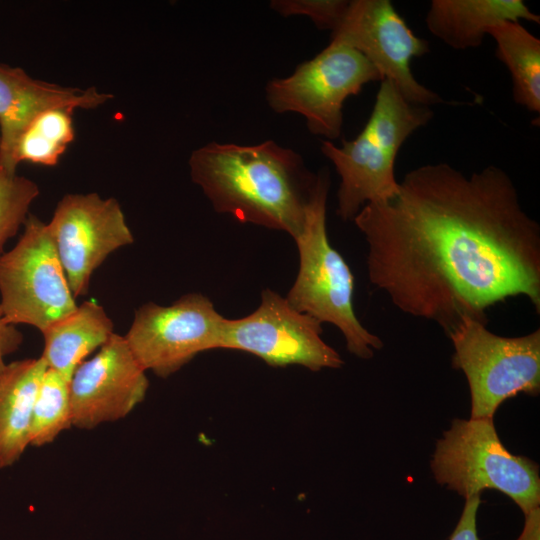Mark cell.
<instances>
[{"instance_id": "277c9868", "label": "cell", "mask_w": 540, "mask_h": 540, "mask_svg": "<svg viewBox=\"0 0 540 540\" xmlns=\"http://www.w3.org/2000/svg\"><path fill=\"white\" fill-rule=\"evenodd\" d=\"M427 124L425 111L396 90H378L371 115L362 131L341 146L323 140L321 152L340 176L337 214L353 220L363 206L392 198L399 188L395 159L403 143Z\"/></svg>"}, {"instance_id": "4fadbf2b", "label": "cell", "mask_w": 540, "mask_h": 540, "mask_svg": "<svg viewBox=\"0 0 540 540\" xmlns=\"http://www.w3.org/2000/svg\"><path fill=\"white\" fill-rule=\"evenodd\" d=\"M149 381L124 336L114 333L70 379L72 426L90 430L126 417L140 404Z\"/></svg>"}, {"instance_id": "44dd1931", "label": "cell", "mask_w": 540, "mask_h": 540, "mask_svg": "<svg viewBox=\"0 0 540 540\" xmlns=\"http://www.w3.org/2000/svg\"><path fill=\"white\" fill-rule=\"evenodd\" d=\"M39 192L34 181L0 165V255L6 242L24 226Z\"/></svg>"}, {"instance_id": "2e32d148", "label": "cell", "mask_w": 540, "mask_h": 540, "mask_svg": "<svg viewBox=\"0 0 540 540\" xmlns=\"http://www.w3.org/2000/svg\"><path fill=\"white\" fill-rule=\"evenodd\" d=\"M46 370L39 357L8 363L0 374V469L14 465L29 446L33 406Z\"/></svg>"}, {"instance_id": "d6986e66", "label": "cell", "mask_w": 540, "mask_h": 540, "mask_svg": "<svg viewBox=\"0 0 540 540\" xmlns=\"http://www.w3.org/2000/svg\"><path fill=\"white\" fill-rule=\"evenodd\" d=\"M73 110L55 108L38 114L18 138L13 161L15 166L28 161L54 166L75 136Z\"/></svg>"}, {"instance_id": "3957f363", "label": "cell", "mask_w": 540, "mask_h": 540, "mask_svg": "<svg viewBox=\"0 0 540 540\" xmlns=\"http://www.w3.org/2000/svg\"><path fill=\"white\" fill-rule=\"evenodd\" d=\"M329 187V172H320L304 225L294 238L299 270L285 298L299 312L321 324L336 326L351 354L370 359L384 344L357 318L353 305L354 276L345 259L330 244L326 226Z\"/></svg>"}, {"instance_id": "5bb4252c", "label": "cell", "mask_w": 540, "mask_h": 540, "mask_svg": "<svg viewBox=\"0 0 540 540\" xmlns=\"http://www.w3.org/2000/svg\"><path fill=\"white\" fill-rule=\"evenodd\" d=\"M112 98L95 87H65L34 79L19 67L0 64V165L16 173V142L38 114L55 108L95 109Z\"/></svg>"}, {"instance_id": "ffe728a7", "label": "cell", "mask_w": 540, "mask_h": 540, "mask_svg": "<svg viewBox=\"0 0 540 540\" xmlns=\"http://www.w3.org/2000/svg\"><path fill=\"white\" fill-rule=\"evenodd\" d=\"M71 426L70 380L47 368L33 406L29 446L50 444Z\"/></svg>"}, {"instance_id": "30bf717a", "label": "cell", "mask_w": 540, "mask_h": 540, "mask_svg": "<svg viewBox=\"0 0 540 540\" xmlns=\"http://www.w3.org/2000/svg\"><path fill=\"white\" fill-rule=\"evenodd\" d=\"M322 333L319 321L265 289L251 314L226 318L219 349L251 353L272 367L300 365L311 371L342 367L341 356L322 339Z\"/></svg>"}, {"instance_id": "5b68a950", "label": "cell", "mask_w": 540, "mask_h": 540, "mask_svg": "<svg viewBox=\"0 0 540 540\" xmlns=\"http://www.w3.org/2000/svg\"><path fill=\"white\" fill-rule=\"evenodd\" d=\"M430 466L438 484L465 499L493 489L523 514L540 505L538 464L506 449L493 418L453 419L436 442Z\"/></svg>"}, {"instance_id": "52a82bcc", "label": "cell", "mask_w": 540, "mask_h": 540, "mask_svg": "<svg viewBox=\"0 0 540 540\" xmlns=\"http://www.w3.org/2000/svg\"><path fill=\"white\" fill-rule=\"evenodd\" d=\"M374 81L381 77L366 57L349 46L330 42L291 75L270 80L266 100L276 113L302 115L310 133L331 141L342 132L346 99Z\"/></svg>"}, {"instance_id": "9c48e42d", "label": "cell", "mask_w": 540, "mask_h": 540, "mask_svg": "<svg viewBox=\"0 0 540 540\" xmlns=\"http://www.w3.org/2000/svg\"><path fill=\"white\" fill-rule=\"evenodd\" d=\"M225 320L209 298L188 293L169 306H140L124 337L145 371L166 378L197 354L219 349Z\"/></svg>"}, {"instance_id": "ac0fdd59", "label": "cell", "mask_w": 540, "mask_h": 540, "mask_svg": "<svg viewBox=\"0 0 540 540\" xmlns=\"http://www.w3.org/2000/svg\"><path fill=\"white\" fill-rule=\"evenodd\" d=\"M488 34L495 41V55L510 73L514 102L539 115L540 40L514 21L499 22Z\"/></svg>"}, {"instance_id": "8992f818", "label": "cell", "mask_w": 540, "mask_h": 540, "mask_svg": "<svg viewBox=\"0 0 540 540\" xmlns=\"http://www.w3.org/2000/svg\"><path fill=\"white\" fill-rule=\"evenodd\" d=\"M447 336L454 352L452 367L468 381L470 418H493L499 406L524 393L540 391V329L517 337L499 336L487 324L463 318Z\"/></svg>"}, {"instance_id": "6da1fadb", "label": "cell", "mask_w": 540, "mask_h": 540, "mask_svg": "<svg viewBox=\"0 0 540 540\" xmlns=\"http://www.w3.org/2000/svg\"><path fill=\"white\" fill-rule=\"evenodd\" d=\"M353 221L371 284L446 334L466 317L487 324L486 311L511 297L540 311V226L495 165L469 176L448 163L421 165Z\"/></svg>"}, {"instance_id": "cb8c5ba5", "label": "cell", "mask_w": 540, "mask_h": 540, "mask_svg": "<svg viewBox=\"0 0 540 540\" xmlns=\"http://www.w3.org/2000/svg\"><path fill=\"white\" fill-rule=\"evenodd\" d=\"M23 342V335L16 325L8 323L0 305V374L7 363L5 358L16 352Z\"/></svg>"}, {"instance_id": "ba28073f", "label": "cell", "mask_w": 540, "mask_h": 540, "mask_svg": "<svg viewBox=\"0 0 540 540\" xmlns=\"http://www.w3.org/2000/svg\"><path fill=\"white\" fill-rule=\"evenodd\" d=\"M16 245L0 255V305L8 323L41 333L76 307L47 223L29 215Z\"/></svg>"}, {"instance_id": "8fae6325", "label": "cell", "mask_w": 540, "mask_h": 540, "mask_svg": "<svg viewBox=\"0 0 540 540\" xmlns=\"http://www.w3.org/2000/svg\"><path fill=\"white\" fill-rule=\"evenodd\" d=\"M331 41L360 52L377 69L381 80L393 83L417 105L432 106L440 96L416 80L411 60L429 52V42L416 36L389 0H353Z\"/></svg>"}, {"instance_id": "9a60e30c", "label": "cell", "mask_w": 540, "mask_h": 540, "mask_svg": "<svg viewBox=\"0 0 540 540\" xmlns=\"http://www.w3.org/2000/svg\"><path fill=\"white\" fill-rule=\"evenodd\" d=\"M520 20L540 23L522 0H432L425 23L447 46L465 50L481 46L497 23Z\"/></svg>"}, {"instance_id": "7c38bea8", "label": "cell", "mask_w": 540, "mask_h": 540, "mask_svg": "<svg viewBox=\"0 0 540 540\" xmlns=\"http://www.w3.org/2000/svg\"><path fill=\"white\" fill-rule=\"evenodd\" d=\"M47 227L75 298L111 253L134 242L119 202L97 193L63 196Z\"/></svg>"}, {"instance_id": "603a6c76", "label": "cell", "mask_w": 540, "mask_h": 540, "mask_svg": "<svg viewBox=\"0 0 540 540\" xmlns=\"http://www.w3.org/2000/svg\"><path fill=\"white\" fill-rule=\"evenodd\" d=\"M480 504V495L465 499L461 516L449 540H479L476 518Z\"/></svg>"}, {"instance_id": "7402d4cb", "label": "cell", "mask_w": 540, "mask_h": 540, "mask_svg": "<svg viewBox=\"0 0 540 540\" xmlns=\"http://www.w3.org/2000/svg\"><path fill=\"white\" fill-rule=\"evenodd\" d=\"M348 4L346 0H273L270 7L284 17L307 16L319 29L332 32L342 20Z\"/></svg>"}, {"instance_id": "d4e9b609", "label": "cell", "mask_w": 540, "mask_h": 540, "mask_svg": "<svg viewBox=\"0 0 540 540\" xmlns=\"http://www.w3.org/2000/svg\"><path fill=\"white\" fill-rule=\"evenodd\" d=\"M524 516V527L516 540H540V508L537 507Z\"/></svg>"}, {"instance_id": "7a4b0ae2", "label": "cell", "mask_w": 540, "mask_h": 540, "mask_svg": "<svg viewBox=\"0 0 540 540\" xmlns=\"http://www.w3.org/2000/svg\"><path fill=\"white\" fill-rule=\"evenodd\" d=\"M188 165L192 181L216 212L284 231L293 239L302 230L318 175L294 150L273 140L210 142L191 153Z\"/></svg>"}, {"instance_id": "e0dca14e", "label": "cell", "mask_w": 540, "mask_h": 540, "mask_svg": "<svg viewBox=\"0 0 540 540\" xmlns=\"http://www.w3.org/2000/svg\"><path fill=\"white\" fill-rule=\"evenodd\" d=\"M113 329L111 318L99 303L84 301L42 332L44 347L40 357L48 369L70 380L84 359L110 339Z\"/></svg>"}]
</instances>
